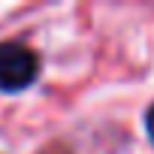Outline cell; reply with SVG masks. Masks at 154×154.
Wrapping results in <instances>:
<instances>
[{
    "mask_svg": "<svg viewBox=\"0 0 154 154\" xmlns=\"http://www.w3.org/2000/svg\"><path fill=\"white\" fill-rule=\"evenodd\" d=\"M39 60L30 48L18 42L0 45V91H24L36 79Z\"/></svg>",
    "mask_w": 154,
    "mask_h": 154,
    "instance_id": "6da1fadb",
    "label": "cell"
},
{
    "mask_svg": "<svg viewBox=\"0 0 154 154\" xmlns=\"http://www.w3.org/2000/svg\"><path fill=\"white\" fill-rule=\"evenodd\" d=\"M145 127H148V136H151V142H154V106L148 109V118H145Z\"/></svg>",
    "mask_w": 154,
    "mask_h": 154,
    "instance_id": "7a4b0ae2",
    "label": "cell"
}]
</instances>
